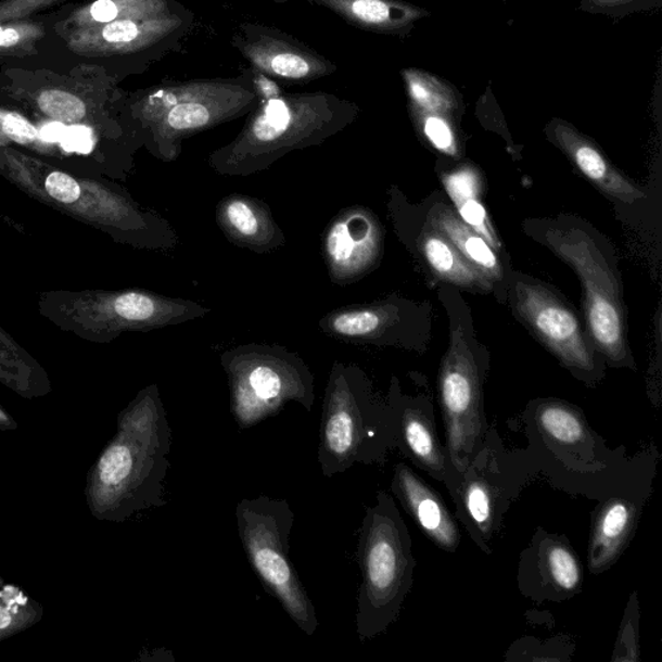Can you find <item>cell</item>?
Wrapping results in <instances>:
<instances>
[{"instance_id":"3","label":"cell","mask_w":662,"mask_h":662,"mask_svg":"<svg viewBox=\"0 0 662 662\" xmlns=\"http://www.w3.org/2000/svg\"><path fill=\"white\" fill-rule=\"evenodd\" d=\"M395 450L390 405L355 364L335 361L323 394L317 459L323 476L356 464L383 466Z\"/></svg>"},{"instance_id":"16","label":"cell","mask_w":662,"mask_h":662,"mask_svg":"<svg viewBox=\"0 0 662 662\" xmlns=\"http://www.w3.org/2000/svg\"><path fill=\"white\" fill-rule=\"evenodd\" d=\"M391 491L432 544L443 551L458 550L461 531L456 517H453L441 493L417 475L410 466L403 462L395 466Z\"/></svg>"},{"instance_id":"27","label":"cell","mask_w":662,"mask_h":662,"mask_svg":"<svg viewBox=\"0 0 662 662\" xmlns=\"http://www.w3.org/2000/svg\"><path fill=\"white\" fill-rule=\"evenodd\" d=\"M422 130L425 139L438 152L456 157L458 145L455 131L442 114L425 112L422 116Z\"/></svg>"},{"instance_id":"36","label":"cell","mask_w":662,"mask_h":662,"mask_svg":"<svg viewBox=\"0 0 662 662\" xmlns=\"http://www.w3.org/2000/svg\"><path fill=\"white\" fill-rule=\"evenodd\" d=\"M20 40L18 33L15 29L0 28V47H11Z\"/></svg>"},{"instance_id":"12","label":"cell","mask_w":662,"mask_h":662,"mask_svg":"<svg viewBox=\"0 0 662 662\" xmlns=\"http://www.w3.org/2000/svg\"><path fill=\"white\" fill-rule=\"evenodd\" d=\"M387 403L395 449L415 468L444 484L451 497L461 475L453 468L447 445L438 436L434 404L423 395L404 394L396 381L391 384Z\"/></svg>"},{"instance_id":"17","label":"cell","mask_w":662,"mask_h":662,"mask_svg":"<svg viewBox=\"0 0 662 662\" xmlns=\"http://www.w3.org/2000/svg\"><path fill=\"white\" fill-rule=\"evenodd\" d=\"M215 220L232 245L255 254H269L287 245V235L266 201L232 193L220 200Z\"/></svg>"},{"instance_id":"28","label":"cell","mask_w":662,"mask_h":662,"mask_svg":"<svg viewBox=\"0 0 662 662\" xmlns=\"http://www.w3.org/2000/svg\"><path fill=\"white\" fill-rule=\"evenodd\" d=\"M411 98L415 103L421 106L423 111L429 113L442 114L448 110L449 105L447 99L441 91L434 89L430 85H425L423 80L416 78L415 76L409 79Z\"/></svg>"},{"instance_id":"11","label":"cell","mask_w":662,"mask_h":662,"mask_svg":"<svg viewBox=\"0 0 662 662\" xmlns=\"http://www.w3.org/2000/svg\"><path fill=\"white\" fill-rule=\"evenodd\" d=\"M512 294L526 326L563 367L589 386L602 381L604 369L597 351L569 304L542 283L525 279L513 281Z\"/></svg>"},{"instance_id":"34","label":"cell","mask_w":662,"mask_h":662,"mask_svg":"<svg viewBox=\"0 0 662 662\" xmlns=\"http://www.w3.org/2000/svg\"><path fill=\"white\" fill-rule=\"evenodd\" d=\"M67 126L63 122H51L42 127L39 132V138L47 141V143H61L63 141Z\"/></svg>"},{"instance_id":"5","label":"cell","mask_w":662,"mask_h":662,"mask_svg":"<svg viewBox=\"0 0 662 662\" xmlns=\"http://www.w3.org/2000/svg\"><path fill=\"white\" fill-rule=\"evenodd\" d=\"M231 413L241 430L275 417L289 403L313 411L316 380L306 361L279 344L249 343L220 356Z\"/></svg>"},{"instance_id":"30","label":"cell","mask_w":662,"mask_h":662,"mask_svg":"<svg viewBox=\"0 0 662 662\" xmlns=\"http://www.w3.org/2000/svg\"><path fill=\"white\" fill-rule=\"evenodd\" d=\"M61 145L66 152L90 153L93 150L92 131L86 126L74 125L67 127Z\"/></svg>"},{"instance_id":"14","label":"cell","mask_w":662,"mask_h":662,"mask_svg":"<svg viewBox=\"0 0 662 662\" xmlns=\"http://www.w3.org/2000/svg\"><path fill=\"white\" fill-rule=\"evenodd\" d=\"M584 565L570 539L538 529L520 556L519 591L532 602L563 603L583 591Z\"/></svg>"},{"instance_id":"8","label":"cell","mask_w":662,"mask_h":662,"mask_svg":"<svg viewBox=\"0 0 662 662\" xmlns=\"http://www.w3.org/2000/svg\"><path fill=\"white\" fill-rule=\"evenodd\" d=\"M545 241L578 276L584 289L587 334L594 349L613 368H634L620 282L597 241L574 225L550 227Z\"/></svg>"},{"instance_id":"23","label":"cell","mask_w":662,"mask_h":662,"mask_svg":"<svg viewBox=\"0 0 662 662\" xmlns=\"http://www.w3.org/2000/svg\"><path fill=\"white\" fill-rule=\"evenodd\" d=\"M348 22L377 31L400 30L421 13L394 0H319Z\"/></svg>"},{"instance_id":"22","label":"cell","mask_w":662,"mask_h":662,"mask_svg":"<svg viewBox=\"0 0 662 662\" xmlns=\"http://www.w3.org/2000/svg\"><path fill=\"white\" fill-rule=\"evenodd\" d=\"M245 51L255 66L277 77L304 80L320 77L327 72L322 61L285 42L262 39L247 46Z\"/></svg>"},{"instance_id":"19","label":"cell","mask_w":662,"mask_h":662,"mask_svg":"<svg viewBox=\"0 0 662 662\" xmlns=\"http://www.w3.org/2000/svg\"><path fill=\"white\" fill-rule=\"evenodd\" d=\"M550 137L577 170L608 198L624 204H634L646 198L644 191L619 171L598 147L573 127L562 122H553L550 126Z\"/></svg>"},{"instance_id":"25","label":"cell","mask_w":662,"mask_h":662,"mask_svg":"<svg viewBox=\"0 0 662 662\" xmlns=\"http://www.w3.org/2000/svg\"><path fill=\"white\" fill-rule=\"evenodd\" d=\"M639 620L640 608L638 594L633 593L629 603H627L623 623L620 626V633L614 646L611 660L613 662H637L640 659L639 646Z\"/></svg>"},{"instance_id":"18","label":"cell","mask_w":662,"mask_h":662,"mask_svg":"<svg viewBox=\"0 0 662 662\" xmlns=\"http://www.w3.org/2000/svg\"><path fill=\"white\" fill-rule=\"evenodd\" d=\"M402 323L400 303L386 300L330 310L319 321V329L343 343L384 346L395 343Z\"/></svg>"},{"instance_id":"31","label":"cell","mask_w":662,"mask_h":662,"mask_svg":"<svg viewBox=\"0 0 662 662\" xmlns=\"http://www.w3.org/2000/svg\"><path fill=\"white\" fill-rule=\"evenodd\" d=\"M0 126L9 137L28 143L38 137L36 127L31 126L28 120L16 116V114H4L0 118Z\"/></svg>"},{"instance_id":"2","label":"cell","mask_w":662,"mask_h":662,"mask_svg":"<svg viewBox=\"0 0 662 662\" xmlns=\"http://www.w3.org/2000/svg\"><path fill=\"white\" fill-rule=\"evenodd\" d=\"M266 93L258 111L239 137L208 155V166L221 177H250L267 171L287 154L320 145L356 117L354 106L327 94L281 97Z\"/></svg>"},{"instance_id":"35","label":"cell","mask_w":662,"mask_h":662,"mask_svg":"<svg viewBox=\"0 0 662 662\" xmlns=\"http://www.w3.org/2000/svg\"><path fill=\"white\" fill-rule=\"evenodd\" d=\"M589 3L590 10L598 11H621L632 9V3L639 2V0H585Z\"/></svg>"},{"instance_id":"20","label":"cell","mask_w":662,"mask_h":662,"mask_svg":"<svg viewBox=\"0 0 662 662\" xmlns=\"http://www.w3.org/2000/svg\"><path fill=\"white\" fill-rule=\"evenodd\" d=\"M432 228L445 235L463 255V258L492 282L501 281V262L488 242L459 218L451 208L441 206L430 215Z\"/></svg>"},{"instance_id":"9","label":"cell","mask_w":662,"mask_h":662,"mask_svg":"<svg viewBox=\"0 0 662 662\" xmlns=\"http://www.w3.org/2000/svg\"><path fill=\"white\" fill-rule=\"evenodd\" d=\"M484 370L466 341L461 326H453L450 343L438 374L445 445L459 475L483 447L491 424L483 395Z\"/></svg>"},{"instance_id":"4","label":"cell","mask_w":662,"mask_h":662,"mask_svg":"<svg viewBox=\"0 0 662 662\" xmlns=\"http://www.w3.org/2000/svg\"><path fill=\"white\" fill-rule=\"evenodd\" d=\"M357 562L362 583L357 597L356 632L365 641L386 633L396 623L415 585L413 539L395 497L386 491L378 492L375 504L365 512Z\"/></svg>"},{"instance_id":"7","label":"cell","mask_w":662,"mask_h":662,"mask_svg":"<svg viewBox=\"0 0 662 662\" xmlns=\"http://www.w3.org/2000/svg\"><path fill=\"white\" fill-rule=\"evenodd\" d=\"M538 475L530 453L506 448L497 429L491 425L483 447L462 472L451 496L457 522L479 549L491 556L506 513Z\"/></svg>"},{"instance_id":"26","label":"cell","mask_w":662,"mask_h":662,"mask_svg":"<svg viewBox=\"0 0 662 662\" xmlns=\"http://www.w3.org/2000/svg\"><path fill=\"white\" fill-rule=\"evenodd\" d=\"M39 106L58 122H76L85 116V105L78 98L61 91H47L40 94Z\"/></svg>"},{"instance_id":"32","label":"cell","mask_w":662,"mask_h":662,"mask_svg":"<svg viewBox=\"0 0 662 662\" xmlns=\"http://www.w3.org/2000/svg\"><path fill=\"white\" fill-rule=\"evenodd\" d=\"M140 29L138 24L130 20L107 23L103 30V37L110 43H128L139 37Z\"/></svg>"},{"instance_id":"10","label":"cell","mask_w":662,"mask_h":662,"mask_svg":"<svg viewBox=\"0 0 662 662\" xmlns=\"http://www.w3.org/2000/svg\"><path fill=\"white\" fill-rule=\"evenodd\" d=\"M241 89H179L155 94L147 113L148 145L161 161L174 162L193 135L239 118L255 103Z\"/></svg>"},{"instance_id":"33","label":"cell","mask_w":662,"mask_h":662,"mask_svg":"<svg viewBox=\"0 0 662 662\" xmlns=\"http://www.w3.org/2000/svg\"><path fill=\"white\" fill-rule=\"evenodd\" d=\"M118 13V5L113 0H98L91 7V15L99 23L114 22Z\"/></svg>"},{"instance_id":"21","label":"cell","mask_w":662,"mask_h":662,"mask_svg":"<svg viewBox=\"0 0 662 662\" xmlns=\"http://www.w3.org/2000/svg\"><path fill=\"white\" fill-rule=\"evenodd\" d=\"M423 258L428 262L431 271L438 279L478 292H489L492 281L486 279L475 267H472L463 255L445 238L444 234L432 229L422 235L418 241Z\"/></svg>"},{"instance_id":"29","label":"cell","mask_w":662,"mask_h":662,"mask_svg":"<svg viewBox=\"0 0 662 662\" xmlns=\"http://www.w3.org/2000/svg\"><path fill=\"white\" fill-rule=\"evenodd\" d=\"M46 191L52 199L64 204H72L80 198V188L76 180L63 173H52L46 180Z\"/></svg>"},{"instance_id":"37","label":"cell","mask_w":662,"mask_h":662,"mask_svg":"<svg viewBox=\"0 0 662 662\" xmlns=\"http://www.w3.org/2000/svg\"><path fill=\"white\" fill-rule=\"evenodd\" d=\"M10 625H11L10 614L7 613V611L3 610L2 607H0V631L5 629V627H9Z\"/></svg>"},{"instance_id":"15","label":"cell","mask_w":662,"mask_h":662,"mask_svg":"<svg viewBox=\"0 0 662 662\" xmlns=\"http://www.w3.org/2000/svg\"><path fill=\"white\" fill-rule=\"evenodd\" d=\"M652 478L611 493L593 513L587 566L591 574L610 571L633 542L646 502L651 497Z\"/></svg>"},{"instance_id":"1","label":"cell","mask_w":662,"mask_h":662,"mask_svg":"<svg viewBox=\"0 0 662 662\" xmlns=\"http://www.w3.org/2000/svg\"><path fill=\"white\" fill-rule=\"evenodd\" d=\"M530 453L539 475L571 495L603 498L652 476V456L627 458L612 450L584 411L562 400H537L523 415Z\"/></svg>"},{"instance_id":"6","label":"cell","mask_w":662,"mask_h":662,"mask_svg":"<svg viewBox=\"0 0 662 662\" xmlns=\"http://www.w3.org/2000/svg\"><path fill=\"white\" fill-rule=\"evenodd\" d=\"M235 520L243 550L263 587L313 637L319 629L316 608L289 556L295 512L287 499L262 495L241 499Z\"/></svg>"},{"instance_id":"24","label":"cell","mask_w":662,"mask_h":662,"mask_svg":"<svg viewBox=\"0 0 662 662\" xmlns=\"http://www.w3.org/2000/svg\"><path fill=\"white\" fill-rule=\"evenodd\" d=\"M478 174L469 168L445 175L444 186L455 201L457 214L466 225L483 235L493 249L498 246V240L488 219L485 207L479 199Z\"/></svg>"},{"instance_id":"13","label":"cell","mask_w":662,"mask_h":662,"mask_svg":"<svg viewBox=\"0 0 662 662\" xmlns=\"http://www.w3.org/2000/svg\"><path fill=\"white\" fill-rule=\"evenodd\" d=\"M384 231L368 207L349 206L338 212L323 229L321 254L331 282L348 287L380 266Z\"/></svg>"}]
</instances>
